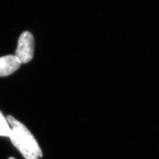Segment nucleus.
I'll return each mask as SVG.
<instances>
[{
	"instance_id": "4",
	"label": "nucleus",
	"mask_w": 159,
	"mask_h": 159,
	"mask_svg": "<svg viewBox=\"0 0 159 159\" xmlns=\"http://www.w3.org/2000/svg\"><path fill=\"white\" fill-rule=\"evenodd\" d=\"M11 127H9L7 119L0 111V136L9 137Z\"/></svg>"
},
{
	"instance_id": "3",
	"label": "nucleus",
	"mask_w": 159,
	"mask_h": 159,
	"mask_svg": "<svg viewBox=\"0 0 159 159\" xmlns=\"http://www.w3.org/2000/svg\"><path fill=\"white\" fill-rule=\"evenodd\" d=\"M21 63L14 55L0 57V76H7L19 69Z\"/></svg>"
},
{
	"instance_id": "2",
	"label": "nucleus",
	"mask_w": 159,
	"mask_h": 159,
	"mask_svg": "<svg viewBox=\"0 0 159 159\" xmlns=\"http://www.w3.org/2000/svg\"><path fill=\"white\" fill-rule=\"evenodd\" d=\"M34 46V41L33 34L29 31H25L19 38L18 45L14 56L21 64H26L33 58Z\"/></svg>"
},
{
	"instance_id": "1",
	"label": "nucleus",
	"mask_w": 159,
	"mask_h": 159,
	"mask_svg": "<svg viewBox=\"0 0 159 159\" xmlns=\"http://www.w3.org/2000/svg\"><path fill=\"white\" fill-rule=\"evenodd\" d=\"M11 131L9 137L13 145L21 152L25 159H39L43 157V152L37 141L29 129L13 116L6 118Z\"/></svg>"
},
{
	"instance_id": "5",
	"label": "nucleus",
	"mask_w": 159,
	"mask_h": 159,
	"mask_svg": "<svg viewBox=\"0 0 159 159\" xmlns=\"http://www.w3.org/2000/svg\"><path fill=\"white\" fill-rule=\"evenodd\" d=\"M8 159H16V158H14L13 157H10V158H9Z\"/></svg>"
}]
</instances>
